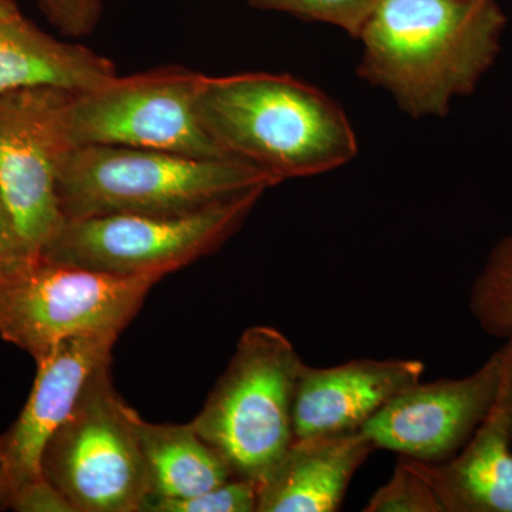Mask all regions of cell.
Listing matches in <instances>:
<instances>
[{
  "mask_svg": "<svg viewBox=\"0 0 512 512\" xmlns=\"http://www.w3.org/2000/svg\"><path fill=\"white\" fill-rule=\"evenodd\" d=\"M505 25L495 0H379L357 73L410 117H444L493 66Z\"/></svg>",
  "mask_w": 512,
  "mask_h": 512,
  "instance_id": "obj_1",
  "label": "cell"
},
{
  "mask_svg": "<svg viewBox=\"0 0 512 512\" xmlns=\"http://www.w3.org/2000/svg\"><path fill=\"white\" fill-rule=\"evenodd\" d=\"M197 110L224 156L254 165L279 184L329 173L359 151L342 107L289 74H204Z\"/></svg>",
  "mask_w": 512,
  "mask_h": 512,
  "instance_id": "obj_2",
  "label": "cell"
},
{
  "mask_svg": "<svg viewBox=\"0 0 512 512\" xmlns=\"http://www.w3.org/2000/svg\"><path fill=\"white\" fill-rule=\"evenodd\" d=\"M278 184L272 175L234 158L80 146L64 158L57 195L64 221L114 214L173 217Z\"/></svg>",
  "mask_w": 512,
  "mask_h": 512,
  "instance_id": "obj_3",
  "label": "cell"
},
{
  "mask_svg": "<svg viewBox=\"0 0 512 512\" xmlns=\"http://www.w3.org/2000/svg\"><path fill=\"white\" fill-rule=\"evenodd\" d=\"M303 363L281 330L258 325L242 333L191 421L234 477L258 484L295 440L293 399Z\"/></svg>",
  "mask_w": 512,
  "mask_h": 512,
  "instance_id": "obj_4",
  "label": "cell"
},
{
  "mask_svg": "<svg viewBox=\"0 0 512 512\" xmlns=\"http://www.w3.org/2000/svg\"><path fill=\"white\" fill-rule=\"evenodd\" d=\"M111 360L86 380L43 454V476L72 512H141L150 497L138 413L114 389Z\"/></svg>",
  "mask_w": 512,
  "mask_h": 512,
  "instance_id": "obj_5",
  "label": "cell"
},
{
  "mask_svg": "<svg viewBox=\"0 0 512 512\" xmlns=\"http://www.w3.org/2000/svg\"><path fill=\"white\" fill-rule=\"evenodd\" d=\"M266 188L173 217L114 214L64 221L40 258L121 276H158L214 254L237 234Z\"/></svg>",
  "mask_w": 512,
  "mask_h": 512,
  "instance_id": "obj_6",
  "label": "cell"
},
{
  "mask_svg": "<svg viewBox=\"0 0 512 512\" xmlns=\"http://www.w3.org/2000/svg\"><path fill=\"white\" fill-rule=\"evenodd\" d=\"M158 276H121L39 258L0 284V336L33 359L80 336L117 335L136 318Z\"/></svg>",
  "mask_w": 512,
  "mask_h": 512,
  "instance_id": "obj_7",
  "label": "cell"
},
{
  "mask_svg": "<svg viewBox=\"0 0 512 512\" xmlns=\"http://www.w3.org/2000/svg\"><path fill=\"white\" fill-rule=\"evenodd\" d=\"M204 74L165 66L70 93L66 130L73 147L111 146L228 158L198 116Z\"/></svg>",
  "mask_w": 512,
  "mask_h": 512,
  "instance_id": "obj_8",
  "label": "cell"
},
{
  "mask_svg": "<svg viewBox=\"0 0 512 512\" xmlns=\"http://www.w3.org/2000/svg\"><path fill=\"white\" fill-rule=\"evenodd\" d=\"M117 339V335L80 336L36 359L28 402L15 423L0 434V510L72 512L43 476V454L72 412L86 380L113 359Z\"/></svg>",
  "mask_w": 512,
  "mask_h": 512,
  "instance_id": "obj_9",
  "label": "cell"
},
{
  "mask_svg": "<svg viewBox=\"0 0 512 512\" xmlns=\"http://www.w3.org/2000/svg\"><path fill=\"white\" fill-rule=\"evenodd\" d=\"M70 93L57 87L0 93V197L37 256L64 222L57 181L73 147L66 130Z\"/></svg>",
  "mask_w": 512,
  "mask_h": 512,
  "instance_id": "obj_10",
  "label": "cell"
},
{
  "mask_svg": "<svg viewBox=\"0 0 512 512\" xmlns=\"http://www.w3.org/2000/svg\"><path fill=\"white\" fill-rule=\"evenodd\" d=\"M512 372V338L471 375L413 384L376 413L362 433L376 450L443 463L473 436Z\"/></svg>",
  "mask_w": 512,
  "mask_h": 512,
  "instance_id": "obj_11",
  "label": "cell"
},
{
  "mask_svg": "<svg viewBox=\"0 0 512 512\" xmlns=\"http://www.w3.org/2000/svg\"><path fill=\"white\" fill-rule=\"evenodd\" d=\"M417 359H355L342 365L303 363L293 399L295 439L362 430L397 394L423 380Z\"/></svg>",
  "mask_w": 512,
  "mask_h": 512,
  "instance_id": "obj_12",
  "label": "cell"
},
{
  "mask_svg": "<svg viewBox=\"0 0 512 512\" xmlns=\"http://www.w3.org/2000/svg\"><path fill=\"white\" fill-rule=\"evenodd\" d=\"M362 430L295 439L258 483L256 512H333L375 451Z\"/></svg>",
  "mask_w": 512,
  "mask_h": 512,
  "instance_id": "obj_13",
  "label": "cell"
},
{
  "mask_svg": "<svg viewBox=\"0 0 512 512\" xmlns=\"http://www.w3.org/2000/svg\"><path fill=\"white\" fill-rule=\"evenodd\" d=\"M508 376L500 397L466 446L443 463L409 460L426 478L444 512H512V437Z\"/></svg>",
  "mask_w": 512,
  "mask_h": 512,
  "instance_id": "obj_14",
  "label": "cell"
},
{
  "mask_svg": "<svg viewBox=\"0 0 512 512\" xmlns=\"http://www.w3.org/2000/svg\"><path fill=\"white\" fill-rule=\"evenodd\" d=\"M114 76L107 57L50 36L22 13L0 20V93L28 87L83 92Z\"/></svg>",
  "mask_w": 512,
  "mask_h": 512,
  "instance_id": "obj_15",
  "label": "cell"
},
{
  "mask_svg": "<svg viewBox=\"0 0 512 512\" xmlns=\"http://www.w3.org/2000/svg\"><path fill=\"white\" fill-rule=\"evenodd\" d=\"M137 429L150 481L148 498L192 497L234 477L191 423L154 424L137 414Z\"/></svg>",
  "mask_w": 512,
  "mask_h": 512,
  "instance_id": "obj_16",
  "label": "cell"
},
{
  "mask_svg": "<svg viewBox=\"0 0 512 512\" xmlns=\"http://www.w3.org/2000/svg\"><path fill=\"white\" fill-rule=\"evenodd\" d=\"M470 311L494 338H512V235L495 244L471 286Z\"/></svg>",
  "mask_w": 512,
  "mask_h": 512,
  "instance_id": "obj_17",
  "label": "cell"
},
{
  "mask_svg": "<svg viewBox=\"0 0 512 512\" xmlns=\"http://www.w3.org/2000/svg\"><path fill=\"white\" fill-rule=\"evenodd\" d=\"M365 512H444L431 485L404 457L389 480L375 491Z\"/></svg>",
  "mask_w": 512,
  "mask_h": 512,
  "instance_id": "obj_18",
  "label": "cell"
},
{
  "mask_svg": "<svg viewBox=\"0 0 512 512\" xmlns=\"http://www.w3.org/2000/svg\"><path fill=\"white\" fill-rule=\"evenodd\" d=\"M258 484L232 477L204 493L184 498H148L141 512H256Z\"/></svg>",
  "mask_w": 512,
  "mask_h": 512,
  "instance_id": "obj_19",
  "label": "cell"
},
{
  "mask_svg": "<svg viewBox=\"0 0 512 512\" xmlns=\"http://www.w3.org/2000/svg\"><path fill=\"white\" fill-rule=\"evenodd\" d=\"M262 9L278 10L312 22L328 23L359 36L379 0H248Z\"/></svg>",
  "mask_w": 512,
  "mask_h": 512,
  "instance_id": "obj_20",
  "label": "cell"
},
{
  "mask_svg": "<svg viewBox=\"0 0 512 512\" xmlns=\"http://www.w3.org/2000/svg\"><path fill=\"white\" fill-rule=\"evenodd\" d=\"M39 258L20 235L12 215L0 197V284L22 274Z\"/></svg>",
  "mask_w": 512,
  "mask_h": 512,
  "instance_id": "obj_21",
  "label": "cell"
},
{
  "mask_svg": "<svg viewBox=\"0 0 512 512\" xmlns=\"http://www.w3.org/2000/svg\"><path fill=\"white\" fill-rule=\"evenodd\" d=\"M43 12L64 35L84 36L100 18L101 0H40Z\"/></svg>",
  "mask_w": 512,
  "mask_h": 512,
  "instance_id": "obj_22",
  "label": "cell"
},
{
  "mask_svg": "<svg viewBox=\"0 0 512 512\" xmlns=\"http://www.w3.org/2000/svg\"><path fill=\"white\" fill-rule=\"evenodd\" d=\"M20 10L13 0H0V20L19 15Z\"/></svg>",
  "mask_w": 512,
  "mask_h": 512,
  "instance_id": "obj_23",
  "label": "cell"
},
{
  "mask_svg": "<svg viewBox=\"0 0 512 512\" xmlns=\"http://www.w3.org/2000/svg\"><path fill=\"white\" fill-rule=\"evenodd\" d=\"M507 410H508V423H510V431L512 437V379L510 384H508L507 390Z\"/></svg>",
  "mask_w": 512,
  "mask_h": 512,
  "instance_id": "obj_24",
  "label": "cell"
}]
</instances>
